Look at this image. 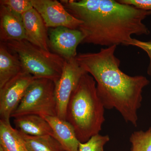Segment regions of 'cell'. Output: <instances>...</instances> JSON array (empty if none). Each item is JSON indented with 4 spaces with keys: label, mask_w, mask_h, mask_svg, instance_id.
Returning a JSON list of instances; mask_svg holds the SVG:
<instances>
[{
    "label": "cell",
    "mask_w": 151,
    "mask_h": 151,
    "mask_svg": "<svg viewBox=\"0 0 151 151\" xmlns=\"http://www.w3.org/2000/svg\"><path fill=\"white\" fill-rule=\"evenodd\" d=\"M65 9L82 22V43L105 46H129L132 35H148L143 21L150 11L139 9L114 0L61 1Z\"/></svg>",
    "instance_id": "obj_1"
},
{
    "label": "cell",
    "mask_w": 151,
    "mask_h": 151,
    "mask_svg": "<svg viewBox=\"0 0 151 151\" xmlns=\"http://www.w3.org/2000/svg\"><path fill=\"white\" fill-rule=\"evenodd\" d=\"M116 47L113 45L97 52L79 53L76 60L94 78L97 95L105 108L116 109L125 122L137 127L143 90L150 81L144 76H131L121 70V61L115 55Z\"/></svg>",
    "instance_id": "obj_2"
},
{
    "label": "cell",
    "mask_w": 151,
    "mask_h": 151,
    "mask_svg": "<svg viewBox=\"0 0 151 151\" xmlns=\"http://www.w3.org/2000/svg\"><path fill=\"white\" fill-rule=\"evenodd\" d=\"M96 85L92 76L85 73L68 104L66 121L73 126L80 142L99 134L105 121V108L97 95Z\"/></svg>",
    "instance_id": "obj_3"
},
{
    "label": "cell",
    "mask_w": 151,
    "mask_h": 151,
    "mask_svg": "<svg viewBox=\"0 0 151 151\" xmlns=\"http://www.w3.org/2000/svg\"><path fill=\"white\" fill-rule=\"evenodd\" d=\"M5 44L18 57L24 71L36 78H47L55 83L60 78L65 62L62 57L45 51L27 40L12 41Z\"/></svg>",
    "instance_id": "obj_4"
},
{
    "label": "cell",
    "mask_w": 151,
    "mask_h": 151,
    "mask_svg": "<svg viewBox=\"0 0 151 151\" xmlns=\"http://www.w3.org/2000/svg\"><path fill=\"white\" fill-rule=\"evenodd\" d=\"M55 86L54 82L50 79L35 78L27 88L11 118L26 115L42 117L57 116Z\"/></svg>",
    "instance_id": "obj_5"
},
{
    "label": "cell",
    "mask_w": 151,
    "mask_h": 151,
    "mask_svg": "<svg viewBox=\"0 0 151 151\" xmlns=\"http://www.w3.org/2000/svg\"><path fill=\"white\" fill-rule=\"evenodd\" d=\"M86 73L76 58L65 60L61 76L55 83L57 116L59 119L66 120L67 105L70 96L82 76Z\"/></svg>",
    "instance_id": "obj_6"
},
{
    "label": "cell",
    "mask_w": 151,
    "mask_h": 151,
    "mask_svg": "<svg viewBox=\"0 0 151 151\" xmlns=\"http://www.w3.org/2000/svg\"><path fill=\"white\" fill-rule=\"evenodd\" d=\"M35 78L23 71L0 88V120L10 122L12 114L17 108L27 88Z\"/></svg>",
    "instance_id": "obj_7"
},
{
    "label": "cell",
    "mask_w": 151,
    "mask_h": 151,
    "mask_svg": "<svg viewBox=\"0 0 151 151\" xmlns=\"http://www.w3.org/2000/svg\"><path fill=\"white\" fill-rule=\"evenodd\" d=\"M34 8L43 19L47 28L64 27L78 29L82 22L70 14L56 0H31Z\"/></svg>",
    "instance_id": "obj_8"
},
{
    "label": "cell",
    "mask_w": 151,
    "mask_h": 151,
    "mask_svg": "<svg viewBox=\"0 0 151 151\" xmlns=\"http://www.w3.org/2000/svg\"><path fill=\"white\" fill-rule=\"evenodd\" d=\"M49 36L50 48L66 60L76 58L77 46L84 39L80 30L64 27L50 29Z\"/></svg>",
    "instance_id": "obj_9"
},
{
    "label": "cell",
    "mask_w": 151,
    "mask_h": 151,
    "mask_svg": "<svg viewBox=\"0 0 151 151\" xmlns=\"http://www.w3.org/2000/svg\"><path fill=\"white\" fill-rule=\"evenodd\" d=\"M0 40L4 43L27 40L22 15L2 5H0Z\"/></svg>",
    "instance_id": "obj_10"
},
{
    "label": "cell",
    "mask_w": 151,
    "mask_h": 151,
    "mask_svg": "<svg viewBox=\"0 0 151 151\" xmlns=\"http://www.w3.org/2000/svg\"><path fill=\"white\" fill-rule=\"evenodd\" d=\"M27 41L47 51H50L47 29L40 14L33 8L22 15Z\"/></svg>",
    "instance_id": "obj_11"
},
{
    "label": "cell",
    "mask_w": 151,
    "mask_h": 151,
    "mask_svg": "<svg viewBox=\"0 0 151 151\" xmlns=\"http://www.w3.org/2000/svg\"><path fill=\"white\" fill-rule=\"evenodd\" d=\"M53 131V136L65 151H78V140L73 126L66 120L57 116L43 117Z\"/></svg>",
    "instance_id": "obj_12"
},
{
    "label": "cell",
    "mask_w": 151,
    "mask_h": 151,
    "mask_svg": "<svg viewBox=\"0 0 151 151\" xmlns=\"http://www.w3.org/2000/svg\"><path fill=\"white\" fill-rule=\"evenodd\" d=\"M17 129L25 134L32 136H53V131L43 117L36 115H26L14 118Z\"/></svg>",
    "instance_id": "obj_13"
},
{
    "label": "cell",
    "mask_w": 151,
    "mask_h": 151,
    "mask_svg": "<svg viewBox=\"0 0 151 151\" xmlns=\"http://www.w3.org/2000/svg\"><path fill=\"white\" fill-rule=\"evenodd\" d=\"M17 55L9 49L6 44H0V88L23 71Z\"/></svg>",
    "instance_id": "obj_14"
},
{
    "label": "cell",
    "mask_w": 151,
    "mask_h": 151,
    "mask_svg": "<svg viewBox=\"0 0 151 151\" xmlns=\"http://www.w3.org/2000/svg\"><path fill=\"white\" fill-rule=\"evenodd\" d=\"M0 147L5 151H29L18 130L0 120Z\"/></svg>",
    "instance_id": "obj_15"
},
{
    "label": "cell",
    "mask_w": 151,
    "mask_h": 151,
    "mask_svg": "<svg viewBox=\"0 0 151 151\" xmlns=\"http://www.w3.org/2000/svg\"><path fill=\"white\" fill-rule=\"evenodd\" d=\"M19 132L29 151H65L51 135L32 136Z\"/></svg>",
    "instance_id": "obj_16"
},
{
    "label": "cell",
    "mask_w": 151,
    "mask_h": 151,
    "mask_svg": "<svg viewBox=\"0 0 151 151\" xmlns=\"http://www.w3.org/2000/svg\"><path fill=\"white\" fill-rule=\"evenodd\" d=\"M129 141L132 150L151 151V127L146 131L134 132L130 136Z\"/></svg>",
    "instance_id": "obj_17"
},
{
    "label": "cell",
    "mask_w": 151,
    "mask_h": 151,
    "mask_svg": "<svg viewBox=\"0 0 151 151\" xmlns=\"http://www.w3.org/2000/svg\"><path fill=\"white\" fill-rule=\"evenodd\" d=\"M109 141L108 135H94L86 142L79 143L78 151H98Z\"/></svg>",
    "instance_id": "obj_18"
},
{
    "label": "cell",
    "mask_w": 151,
    "mask_h": 151,
    "mask_svg": "<svg viewBox=\"0 0 151 151\" xmlns=\"http://www.w3.org/2000/svg\"><path fill=\"white\" fill-rule=\"evenodd\" d=\"M0 5L6 6L21 15L33 8L31 0H1Z\"/></svg>",
    "instance_id": "obj_19"
},
{
    "label": "cell",
    "mask_w": 151,
    "mask_h": 151,
    "mask_svg": "<svg viewBox=\"0 0 151 151\" xmlns=\"http://www.w3.org/2000/svg\"><path fill=\"white\" fill-rule=\"evenodd\" d=\"M129 46L137 47L145 52L150 59V63L147 70V73L151 76V40L145 42L133 38L129 44Z\"/></svg>",
    "instance_id": "obj_20"
},
{
    "label": "cell",
    "mask_w": 151,
    "mask_h": 151,
    "mask_svg": "<svg viewBox=\"0 0 151 151\" xmlns=\"http://www.w3.org/2000/svg\"><path fill=\"white\" fill-rule=\"evenodd\" d=\"M118 1L133 6L139 9L151 12V0H119Z\"/></svg>",
    "instance_id": "obj_21"
},
{
    "label": "cell",
    "mask_w": 151,
    "mask_h": 151,
    "mask_svg": "<svg viewBox=\"0 0 151 151\" xmlns=\"http://www.w3.org/2000/svg\"><path fill=\"white\" fill-rule=\"evenodd\" d=\"M98 151H104V147L100 149V150H99Z\"/></svg>",
    "instance_id": "obj_22"
},
{
    "label": "cell",
    "mask_w": 151,
    "mask_h": 151,
    "mask_svg": "<svg viewBox=\"0 0 151 151\" xmlns=\"http://www.w3.org/2000/svg\"><path fill=\"white\" fill-rule=\"evenodd\" d=\"M0 151H5L4 150V149L1 147H0Z\"/></svg>",
    "instance_id": "obj_23"
},
{
    "label": "cell",
    "mask_w": 151,
    "mask_h": 151,
    "mask_svg": "<svg viewBox=\"0 0 151 151\" xmlns=\"http://www.w3.org/2000/svg\"><path fill=\"white\" fill-rule=\"evenodd\" d=\"M131 151H134L132 150H131Z\"/></svg>",
    "instance_id": "obj_24"
}]
</instances>
